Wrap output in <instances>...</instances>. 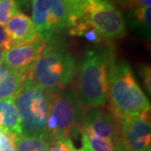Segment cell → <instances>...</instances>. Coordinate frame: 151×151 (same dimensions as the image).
<instances>
[{"label": "cell", "mask_w": 151, "mask_h": 151, "mask_svg": "<svg viewBox=\"0 0 151 151\" xmlns=\"http://www.w3.org/2000/svg\"><path fill=\"white\" fill-rule=\"evenodd\" d=\"M47 151H76V150L70 138L58 137L48 140Z\"/></svg>", "instance_id": "ffe728a7"}, {"label": "cell", "mask_w": 151, "mask_h": 151, "mask_svg": "<svg viewBox=\"0 0 151 151\" xmlns=\"http://www.w3.org/2000/svg\"><path fill=\"white\" fill-rule=\"evenodd\" d=\"M10 48H12L10 41H9L8 36H7L4 28L0 26V49L3 50L5 52Z\"/></svg>", "instance_id": "603a6c76"}, {"label": "cell", "mask_w": 151, "mask_h": 151, "mask_svg": "<svg viewBox=\"0 0 151 151\" xmlns=\"http://www.w3.org/2000/svg\"><path fill=\"white\" fill-rule=\"evenodd\" d=\"M16 151H47L48 140L40 136H23L15 137Z\"/></svg>", "instance_id": "2e32d148"}, {"label": "cell", "mask_w": 151, "mask_h": 151, "mask_svg": "<svg viewBox=\"0 0 151 151\" xmlns=\"http://www.w3.org/2000/svg\"><path fill=\"white\" fill-rule=\"evenodd\" d=\"M150 8H139L125 13L128 25L139 37L146 41L150 40Z\"/></svg>", "instance_id": "5bb4252c"}, {"label": "cell", "mask_w": 151, "mask_h": 151, "mask_svg": "<svg viewBox=\"0 0 151 151\" xmlns=\"http://www.w3.org/2000/svg\"><path fill=\"white\" fill-rule=\"evenodd\" d=\"M16 3L17 6L19 8V9H26L30 5V2L31 0H14Z\"/></svg>", "instance_id": "cb8c5ba5"}, {"label": "cell", "mask_w": 151, "mask_h": 151, "mask_svg": "<svg viewBox=\"0 0 151 151\" xmlns=\"http://www.w3.org/2000/svg\"><path fill=\"white\" fill-rule=\"evenodd\" d=\"M83 17L105 41L112 42L127 35V24L124 15L110 2L89 0L83 8Z\"/></svg>", "instance_id": "52a82bcc"}, {"label": "cell", "mask_w": 151, "mask_h": 151, "mask_svg": "<svg viewBox=\"0 0 151 151\" xmlns=\"http://www.w3.org/2000/svg\"><path fill=\"white\" fill-rule=\"evenodd\" d=\"M14 98L20 119L21 135L45 137L49 113V92L28 76Z\"/></svg>", "instance_id": "5b68a950"}, {"label": "cell", "mask_w": 151, "mask_h": 151, "mask_svg": "<svg viewBox=\"0 0 151 151\" xmlns=\"http://www.w3.org/2000/svg\"><path fill=\"white\" fill-rule=\"evenodd\" d=\"M113 5L124 13L139 8H150L151 0H113Z\"/></svg>", "instance_id": "d6986e66"}, {"label": "cell", "mask_w": 151, "mask_h": 151, "mask_svg": "<svg viewBox=\"0 0 151 151\" xmlns=\"http://www.w3.org/2000/svg\"><path fill=\"white\" fill-rule=\"evenodd\" d=\"M121 140L131 151H151L150 112L119 119Z\"/></svg>", "instance_id": "ba28073f"}, {"label": "cell", "mask_w": 151, "mask_h": 151, "mask_svg": "<svg viewBox=\"0 0 151 151\" xmlns=\"http://www.w3.org/2000/svg\"><path fill=\"white\" fill-rule=\"evenodd\" d=\"M116 60L112 42L103 41L88 46L76 69L75 94L84 108L104 107L108 101V78Z\"/></svg>", "instance_id": "6da1fadb"}, {"label": "cell", "mask_w": 151, "mask_h": 151, "mask_svg": "<svg viewBox=\"0 0 151 151\" xmlns=\"http://www.w3.org/2000/svg\"><path fill=\"white\" fill-rule=\"evenodd\" d=\"M31 19L39 36L45 40L61 35L83 17L70 0H31Z\"/></svg>", "instance_id": "8992f818"}, {"label": "cell", "mask_w": 151, "mask_h": 151, "mask_svg": "<svg viewBox=\"0 0 151 151\" xmlns=\"http://www.w3.org/2000/svg\"><path fill=\"white\" fill-rule=\"evenodd\" d=\"M81 134H90L116 145L122 142L119 119L110 110L103 107L92 108L86 113Z\"/></svg>", "instance_id": "9c48e42d"}, {"label": "cell", "mask_w": 151, "mask_h": 151, "mask_svg": "<svg viewBox=\"0 0 151 151\" xmlns=\"http://www.w3.org/2000/svg\"><path fill=\"white\" fill-rule=\"evenodd\" d=\"M19 12L14 0H0V26L4 27L11 18Z\"/></svg>", "instance_id": "ac0fdd59"}, {"label": "cell", "mask_w": 151, "mask_h": 151, "mask_svg": "<svg viewBox=\"0 0 151 151\" xmlns=\"http://www.w3.org/2000/svg\"><path fill=\"white\" fill-rule=\"evenodd\" d=\"M49 94V113L45 134L46 139L58 137L70 138L71 134H81L86 113L75 92L65 88Z\"/></svg>", "instance_id": "277c9868"}, {"label": "cell", "mask_w": 151, "mask_h": 151, "mask_svg": "<svg viewBox=\"0 0 151 151\" xmlns=\"http://www.w3.org/2000/svg\"><path fill=\"white\" fill-rule=\"evenodd\" d=\"M109 110L119 119L150 112V103L135 79L128 61L116 60L108 78Z\"/></svg>", "instance_id": "3957f363"}, {"label": "cell", "mask_w": 151, "mask_h": 151, "mask_svg": "<svg viewBox=\"0 0 151 151\" xmlns=\"http://www.w3.org/2000/svg\"><path fill=\"white\" fill-rule=\"evenodd\" d=\"M15 137L0 127V151H16Z\"/></svg>", "instance_id": "44dd1931"}, {"label": "cell", "mask_w": 151, "mask_h": 151, "mask_svg": "<svg viewBox=\"0 0 151 151\" xmlns=\"http://www.w3.org/2000/svg\"><path fill=\"white\" fill-rule=\"evenodd\" d=\"M81 142L83 148L91 151H114L119 145L86 134H81Z\"/></svg>", "instance_id": "e0dca14e"}, {"label": "cell", "mask_w": 151, "mask_h": 151, "mask_svg": "<svg viewBox=\"0 0 151 151\" xmlns=\"http://www.w3.org/2000/svg\"><path fill=\"white\" fill-rule=\"evenodd\" d=\"M12 47L29 43L37 37V32L31 18L18 13L4 27Z\"/></svg>", "instance_id": "8fae6325"}, {"label": "cell", "mask_w": 151, "mask_h": 151, "mask_svg": "<svg viewBox=\"0 0 151 151\" xmlns=\"http://www.w3.org/2000/svg\"><path fill=\"white\" fill-rule=\"evenodd\" d=\"M114 151H131V150H128V149L124 145V144H123V143H120L119 145L116 147V149H115V150Z\"/></svg>", "instance_id": "d4e9b609"}, {"label": "cell", "mask_w": 151, "mask_h": 151, "mask_svg": "<svg viewBox=\"0 0 151 151\" xmlns=\"http://www.w3.org/2000/svg\"><path fill=\"white\" fill-rule=\"evenodd\" d=\"M46 43L37 35L31 42L12 47L5 51L3 63L11 70L29 76Z\"/></svg>", "instance_id": "30bf717a"}, {"label": "cell", "mask_w": 151, "mask_h": 151, "mask_svg": "<svg viewBox=\"0 0 151 151\" xmlns=\"http://www.w3.org/2000/svg\"><path fill=\"white\" fill-rule=\"evenodd\" d=\"M76 151H91V150H87V149H85V148H81V149H80V150H76Z\"/></svg>", "instance_id": "4316f807"}, {"label": "cell", "mask_w": 151, "mask_h": 151, "mask_svg": "<svg viewBox=\"0 0 151 151\" xmlns=\"http://www.w3.org/2000/svg\"><path fill=\"white\" fill-rule=\"evenodd\" d=\"M103 1H108V2H110V3H113V0H103Z\"/></svg>", "instance_id": "83f0119b"}, {"label": "cell", "mask_w": 151, "mask_h": 151, "mask_svg": "<svg viewBox=\"0 0 151 151\" xmlns=\"http://www.w3.org/2000/svg\"><path fill=\"white\" fill-rule=\"evenodd\" d=\"M27 76L0 64V100L15 97Z\"/></svg>", "instance_id": "4fadbf2b"}, {"label": "cell", "mask_w": 151, "mask_h": 151, "mask_svg": "<svg viewBox=\"0 0 151 151\" xmlns=\"http://www.w3.org/2000/svg\"><path fill=\"white\" fill-rule=\"evenodd\" d=\"M0 127L11 135H21V124L14 97L0 100Z\"/></svg>", "instance_id": "7c38bea8"}, {"label": "cell", "mask_w": 151, "mask_h": 151, "mask_svg": "<svg viewBox=\"0 0 151 151\" xmlns=\"http://www.w3.org/2000/svg\"><path fill=\"white\" fill-rule=\"evenodd\" d=\"M4 51L0 49V64L4 62Z\"/></svg>", "instance_id": "484cf974"}, {"label": "cell", "mask_w": 151, "mask_h": 151, "mask_svg": "<svg viewBox=\"0 0 151 151\" xmlns=\"http://www.w3.org/2000/svg\"><path fill=\"white\" fill-rule=\"evenodd\" d=\"M139 75L142 78L144 86L145 87L146 92L149 96L151 95V69L150 65L148 64H142L139 68Z\"/></svg>", "instance_id": "7402d4cb"}, {"label": "cell", "mask_w": 151, "mask_h": 151, "mask_svg": "<svg viewBox=\"0 0 151 151\" xmlns=\"http://www.w3.org/2000/svg\"><path fill=\"white\" fill-rule=\"evenodd\" d=\"M76 61L66 40L57 36L47 41L29 78L49 93L64 90L76 74Z\"/></svg>", "instance_id": "7a4b0ae2"}, {"label": "cell", "mask_w": 151, "mask_h": 151, "mask_svg": "<svg viewBox=\"0 0 151 151\" xmlns=\"http://www.w3.org/2000/svg\"><path fill=\"white\" fill-rule=\"evenodd\" d=\"M67 31L70 36L84 38L87 41L93 43V45L105 41L84 17H81L76 20Z\"/></svg>", "instance_id": "9a60e30c"}]
</instances>
